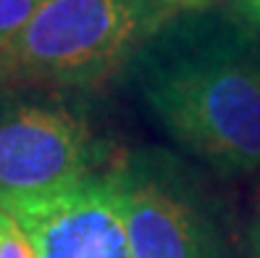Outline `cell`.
<instances>
[{
	"instance_id": "obj_1",
	"label": "cell",
	"mask_w": 260,
	"mask_h": 258,
	"mask_svg": "<svg viewBox=\"0 0 260 258\" xmlns=\"http://www.w3.org/2000/svg\"><path fill=\"white\" fill-rule=\"evenodd\" d=\"M124 71L192 156L229 177L260 169V35L234 13L181 8Z\"/></svg>"
},
{
	"instance_id": "obj_2",
	"label": "cell",
	"mask_w": 260,
	"mask_h": 258,
	"mask_svg": "<svg viewBox=\"0 0 260 258\" xmlns=\"http://www.w3.org/2000/svg\"><path fill=\"white\" fill-rule=\"evenodd\" d=\"M200 0H42L0 50V84L92 87L124 71L181 8Z\"/></svg>"
},
{
	"instance_id": "obj_3",
	"label": "cell",
	"mask_w": 260,
	"mask_h": 258,
	"mask_svg": "<svg viewBox=\"0 0 260 258\" xmlns=\"http://www.w3.org/2000/svg\"><path fill=\"white\" fill-rule=\"evenodd\" d=\"M108 158L82 113L45 87L0 84V206L100 171Z\"/></svg>"
},
{
	"instance_id": "obj_4",
	"label": "cell",
	"mask_w": 260,
	"mask_h": 258,
	"mask_svg": "<svg viewBox=\"0 0 260 258\" xmlns=\"http://www.w3.org/2000/svg\"><path fill=\"white\" fill-rule=\"evenodd\" d=\"M132 258H229L203 198L174 161L132 153L108 166Z\"/></svg>"
},
{
	"instance_id": "obj_5",
	"label": "cell",
	"mask_w": 260,
	"mask_h": 258,
	"mask_svg": "<svg viewBox=\"0 0 260 258\" xmlns=\"http://www.w3.org/2000/svg\"><path fill=\"white\" fill-rule=\"evenodd\" d=\"M0 211L21 226L37 258H132L126 221L108 169Z\"/></svg>"
},
{
	"instance_id": "obj_6",
	"label": "cell",
	"mask_w": 260,
	"mask_h": 258,
	"mask_svg": "<svg viewBox=\"0 0 260 258\" xmlns=\"http://www.w3.org/2000/svg\"><path fill=\"white\" fill-rule=\"evenodd\" d=\"M42 0H0V50L16 37Z\"/></svg>"
},
{
	"instance_id": "obj_7",
	"label": "cell",
	"mask_w": 260,
	"mask_h": 258,
	"mask_svg": "<svg viewBox=\"0 0 260 258\" xmlns=\"http://www.w3.org/2000/svg\"><path fill=\"white\" fill-rule=\"evenodd\" d=\"M0 258H37L32 242L6 211H0Z\"/></svg>"
},
{
	"instance_id": "obj_8",
	"label": "cell",
	"mask_w": 260,
	"mask_h": 258,
	"mask_svg": "<svg viewBox=\"0 0 260 258\" xmlns=\"http://www.w3.org/2000/svg\"><path fill=\"white\" fill-rule=\"evenodd\" d=\"M234 16L260 35V0H232Z\"/></svg>"
}]
</instances>
